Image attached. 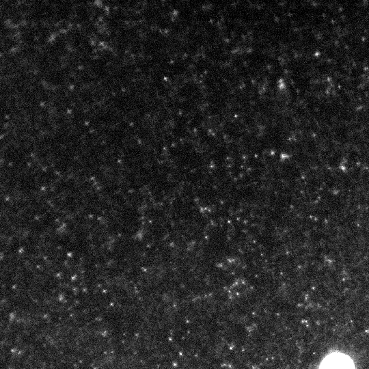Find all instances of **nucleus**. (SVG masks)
<instances>
[{
	"instance_id": "1",
	"label": "nucleus",
	"mask_w": 369,
	"mask_h": 369,
	"mask_svg": "<svg viewBox=\"0 0 369 369\" xmlns=\"http://www.w3.org/2000/svg\"><path fill=\"white\" fill-rule=\"evenodd\" d=\"M319 369H355L353 360L341 353L329 355L323 360Z\"/></svg>"
}]
</instances>
